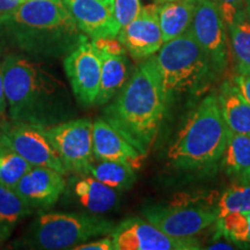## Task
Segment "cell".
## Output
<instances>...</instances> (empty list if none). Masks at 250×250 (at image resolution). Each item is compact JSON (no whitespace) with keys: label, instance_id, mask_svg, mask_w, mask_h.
<instances>
[{"label":"cell","instance_id":"1","mask_svg":"<svg viewBox=\"0 0 250 250\" xmlns=\"http://www.w3.org/2000/svg\"><path fill=\"white\" fill-rule=\"evenodd\" d=\"M1 70L9 120L45 129L74 118L70 90L44 62L8 52L1 58Z\"/></svg>","mask_w":250,"mask_h":250},{"label":"cell","instance_id":"35","mask_svg":"<svg viewBox=\"0 0 250 250\" xmlns=\"http://www.w3.org/2000/svg\"><path fill=\"white\" fill-rule=\"evenodd\" d=\"M206 249H234L232 242H224V241H217L212 243L210 247H208Z\"/></svg>","mask_w":250,"mask_h":250},{"label":"cell","instance_id":"38","mask_svg":"<svg viewBox=\"0 0 250 250\" xmlns=\"http://www.w3.org/2000/svg\"><path fill=\"white\" fill-rule=\"evenodd\" d=\"M247 214V218H248L249 223V237H248V249H250V211H245Z\"/></svg>","mask_w":250,"mask_h":250},{"label":"cell","instance_id":"27","mask_svg":"<svg viewBox=\"0 0 250 250\" xmlns=\"http://www.w3.org/2000/svg\"><path fill=\"white\" fill-rule=\"evenodd\" d=\"M233 211H250V181L233 183L218 202V217Z\"/></svg>","mask_w":250,"mask_h":250},{"label":"cell","instance_id":"41","mask_svg":"<svg viewBox=\"0 0 250 250\" xmlns=\"http://www.w3.org/2000/svg\"><path fill=\"white\" fill-rule=\"evenodd\" d=\"M21 1H22V2H24V1H28V0H21Z\"/></svg>","mask_w":250,"mask_h":250},{"label":"cell","instance_id":"6","mask_svg":"<svg viewBox=\"0 0 250 250\" xmlns=\"http://www.w3.org/2000/svg\"><path fill=\"white\" fill-rule=\"evenodd\" d=\"M165 93H196L215 77L212 64L193 36L191 28L165 42L154 56Z\"/></svg>","mask_w":250,"mask_h":250},{"label":"cell","instance_id":"31","mask_svg":"<svg viewBox=\"0 0 250 250\" xmlns=\"http://www.w3.org/2000/svg\"><path fill=\"white\" fill-rule=\"evenodd\" d=\"M73 250H114V242L110 237H103L92 242L81 243L74 247Z\"/></svg>","mask_w":250,"mask_h":250},{"label":"cell","instance_id":"19","mask_svg":"<svg viewBox=\"0 0 250 250\" xmlns=\"http://www.w3.org/2000/svg\"><path fill=\"white\" fill-rule=\"evenodd\" d=\"M221 167L233 183L250 181V137L228 131Z\"/></svg>","mask_w":250,"mask_h":250},{"label":"cell","instance_id":"25","mask_svg":"<svg viewBox=\"0 0 250 250\" xmlns=\"http://www.w3.org/2000/svg\"><path fill=\"white\" fill-rule=\"evenodd\" d=\"M215 225L218 233L214 240L223 236L239 248L248 249L249 223L245 211H233L223 217H218Z\"/></svg>","mask_w":250,"mask_h":250},{"label":"cell","instance_id":"37","mask_svg":"<svg viewBox=\"0 0 250 250\" xmlns=\"http://www.w3.org/2000/svg\"><path fill=\"white\" fill-rule=\"evenodd\" d=\"M246 13H247V18H248V21L250 23V0H246Z\"/></svg>","mask_w":250,"mask_h":250},{"label":"cell","instance_id":"8","mask_svg":"<svg viewBox=\"0 0 250 250\" xmlns=\"http://www.w3.org/2000/svg\"><path fill=\"white\" fill-rule=\"evenodd\" d=\"M195 39L210 59L215 76L228 66L230 50L227 27L213 0H195L191 22Z\"/></svg>","mask_w":250,"mask_h":250},{"label":"cell","instance_id":"5","mask_svg":"<svg viewBox=\"0 0 250 250\" xmlns=\"http://www.w3.org/2000/svg\"><path fill=\"white\" fill-rule=\"evenodd\" d=\"M114 228L112 221L93 213L41 211L14 245L28 249H73L94 237L111 234Z\"/></svg>","mask_w":250,"mask_h":250},{"label":"cell","instance_id":"26","mask_svg":"<svg viewBox=\"0 0 250 250\" xmlns=\"http://www.w3.org/2000/svg\"><path fill=\"white\" fill-rule=\"evenodd\" d=\"M31 167L33 165L8 145L0 146V183L14 189L21 177L30 170Z\"/></svg>","mask_w":250,"mask_h":250},{"label":"cell","instance_id":"36","mask_svg":"<svg viewBox=\"0 0 250 250\" xmlns=\"http://www.w3.org/2000/svg\"><path fill=\"white\" fill-rule=\"evenodd\" d=\"M2 124H4V121H0V146L7 145V144H6L5 136H4V129H2Z\"/></svg>","mask_w":250,"mask_h":250},{"label":"cell","instance_id":"17","mask_svg":"<svg viewBox=\"0 0 250 250\" xmlns=\"http://www.w3.org/2000/svg\"><path fill=\"white\" fill-rule=\"evenodd\" d=\"M65 191L70 192L74 202L93 214L111 211L121 199L116 189L105 186L92 175L83 173L74 174L66 183Z\"/></svg>","mask_w":250,"mask_h":250},{"label":"cell","instance_id":"24","mask_svg":"<svg viewBox=\"0 0 250 250\" xmlns=\"http://www.w3.org/2000/svg\"><path fill=\"white\" fill-rule=\"evenodd\" d=\"M229 50L237 73L250 76V23L243 11L227 27Z\"/></svg>","mask_w":250,"mask_h":250},{"label":"cell","instance_id":"23","mask_svg":"<svg viewBox=\"0 0 250 250\" xmlns=\"http://www.w3.org/2000/svg\"><path fill=\"white\" fill-rule=\"evenodd\" d=\"M133 167L122 161L95 159L83 174H89L105 186L116 190H127L136 183L137 175Z\"/></svg>","mask_w":250,"mask_h":250},{"label":"cell","instance_id":"14","mask_svg":"<svg viewBox=\"0 0 250 250\" xmlns=\"http://www.w3.org/2000/svg\"><path fill=\"white\" fill-rule=\"evenodd\" d=\"M66 189L64 175L48 167L33 166L21 177L14 190L27 205L37 210L52 208Z\"/></svg>","mask_w":250,"mask_h":250},{"label":"cell","instance_id":"9","mask_svg":"<svg viewBox=\"0 0 250 250\" xmlns=\"http://www.w3.org/2000/svg\"><path fill=\"white\" fill-rule=\"evenodd\" d=\"M217 206L155 205L143 211L146 220L169 236L187 239L196 237L210 227L218 218Z\"/></svg>","mask_w":250,"mask_h":250},{"label":"cell","instance_id":"4","mask_svg":"<svg viewBox=\"0 0 250 250\" xmlns=\"http://www.w3.org/2000/svg\"><path fill=\"white\" fill-rule=\"evenodd\" d=\"M228 131L217 94H208L188 115L168 148V161L180 169H198L215 165L226 147Z\"/></svg>","mask_w":250,"mask_h":250},{"label":"cell","instance_id":"20","mask_svg":"<svg viewBox=\"0 0 250 250\" xmlns=\"http://www.w3.org/2000/svg\"><path fill=\"white\" fill-rule=\"evenodd\" d=\"M195 0H173L159 4V23L165 42L182 35L191 26Z\"/></svg>","mask_w":250,"mask_h":250},{"label":"cell","instance_id":"32","mask_svg":"<svg viewBox=\"0 0 250 250\" xmlns=\"http://www.w3.org/2000/svg\"><path fill=\"white\" fill-rule=\"evenodd\" d=\"M232 81L236 88L240 90L242 94L243 98L250 103V76L249 74H241L236 73L235 76L232 78Z\"/></svg>","mask_w":250,"mask_h":250},{"label":"cell","instance_id":"22","mask_svg":"<svg viewBox=\"0 0 250 250\" xmlns=\"http://www.w3.org/2000/svg\"><path fill=\"white\" fill-rule=\"evenodd\" d=\"M33 214V208L12 188L0 183V242L11 237L19 225Z\"/></svg>","mask_w":250,"mask_h":250},{"label":"cell","instance_id":"13","mask_svg":"<svg viewBox=\"0 0 250 250\" xmlns=\"http://www.w3.org/2000/svg\"><path fill=\"white\" fill-rule=\"evenodd\" d=\"M158 12V2L144 6L137 18L118 33L117 39L133 59L151 57L164 44Z\"/></svg>","mask_w":250,"mask_h":250},{"label":"cell","instance_id":"30","mask_svg":"<svg viewBox=\"0 0 250 250\" xmlns=\"http://www.w3.org/2000/svg\"><path fill=\"white\" fill-rule=\"evenodd\" d=\"M93 43L95 44L96 48L101 51H105L108 54L112 55H125L126 50H125L124 45L120 42L117 37L114 39H99V40H92Z\"/></svg>","mask_w":250,"mask_h":250},{"label":"cell","instance_id":"12","mask_svg":"<svg viewBox=\"0 0 250 250\" xmlns=\"http://www.w3.org/2000/svg\"><path fill=\"white\" fill-rule=\"evenodd\" d=\"M6 144L33 166L48 167L68 174L45 133V129L39 125L6 120L2 124Z\"/></svg>","mask_w":250,"mask_h":250},{"label":"cell","instance_id":"11","mask_svg":"<svg viewBox=\"0 0 250 250\" xmlns=\"http://www.w3.org/2000/svg\"><path fill=\"white\" fill-rule=\"evenodd\" d=\"M64 71L77 101L86 107L95 104L101 85L102 59L89 37L65 56Z\"/></svg>","mask_w":250,"mask_h":250},{"label":"cell","instance_id":"29","mask_svg":"<svg viewBox=\"0 0 250 250\" xmlns=\"http://www.w3.org/2000/svg\"><path fill=\"white\" fill-rule=\"evenodd\" d=\"M220 12L226 27L235 20L241 12L246 11V0H213Z\"/></svg>","mask_w":250,"mask_h":250},{"label":"cell","instance_id":"34","mask_svg":"<svg viewBox=\"0 0 250 250\" xmlns=\"http://www.w3.org/2000/svg\"><path fill=\"white\" fill-rule=\"evenodd\" d=\"M22 4L21 0H0V17L11 14Z\"/></svg>","mask_w":250,"mask_h":250},{"label":"cell","instance_id":"33","mask_svg":"<svg viewBox=\"0 0 250 250\" xmlns=\"http://www.w3.org/2000/svg\"><path fill=\"white\" fill-rule=\"evenodd\" d=\"M0 55H1V52H0ZM6 120H8L7 100H6L4 77H2V70H1V57H0V121H6Z\"/></svg>","mask_w":250,"mask_h":250},{"label":"cell","instance_id":"15","mask_svg":"<svg viewBox=\"0 0 250 250\" xmlns=\"http://www.w3.org/2000/svg\"><path fill=\"white\" fill-rule=\"evenodd\" d=\"M78 28L90 40L114 39L121 28L115 20L112 6L101 0H62Z\"/></svg>","mask_w":250,"mask_h":250},{"label":"cell","instance_id":"16","mask_svg":"<svg viewBox=\"0 0 250 250\" xmlns=\"http://www.w3.org/2000/svg\"><path fill=\"white\" fill-rule=\"evenodd\" d=\"M93 152L95 159L122 161L134 169H139L146 158L103 117L93 123Z\"/></svg>","mask_w":250,"mask_h":250},{"label":"cell","instance_id":"2","mask_svg":"<svg viewBox=\"0 0 250 250\" xmlns=\"http://www.w3.org/2000/svg\"><path fill=\"white\" fill-rule=\"evenodd\" d=\"M85 39L62 0H28L0 17V45L36 61L65 57Z\"/></svg>","mask_w":250,"mask_h":250},{"label":"cell","instance_id":"39","mask_svg":"<svg viewBox=\"0 0 250 250\" xmlns=\"http://www.w3.org/2000/svg\"><path fill=\"white\" fill-rule=\"evenodd\" d=\"M102 2H104L105 5H109V6H112V2H114V0H101Z\"/></svg>","mask_w":250,"mask_h":250},{"label":"cell","instance_id":"3","mask_svg":"<svg viewBox=\"0 0 250 250\" xmlns=\"http://www.w3.org/2000/svg\"><path fill=\"white\" fill-rule=\"evenodd\" d=\"M166 95L154 55L143 59L103 109V118L147 156L164 121Z\"/></svg>","mask_w":250,"mask_h":250},{"label":"cell","instance_id":"10","mask_svg":"<svg viewBox=\"0 0 250 250\" xmlns=\"http://www.w3.org/2000/svg\"><path fill=\"white\" fill-rule=\"evenodd\" d=\"M114 250H198L196 237L169 236L158 227L140 218H129L115 226L111 232Z\"/></svg>","mask_w":250,"mask_h":250},{"label":"cell","instance_id":"40","mask_svg":"<svg viewBox=\"0 0 250 250\" xmlns=\"http://www.w3.org/2000/svg\"><path fill=\"white\" fill-rule=\"evenodd\" d=\"M166 1H173V0H155V2H158V4H161V2H166Z\"/></svg>","mask_w":250,"mask_h":250},{"label":"cell","instance_id":"18","mask_svg":"<svg viewBox=\"0 0 250 250\" xmlns=\"http://www.w3.org/2000/svg\"><path fill=\"white\" fill-rule=\"evenodd\" d=\"M221 114L229 131L250 137V103L233 81H225L217 94Z\"/></svg>","mask_w":250,"mask_h":250},{"label":"cell","instance_id":"21","mask_svg":"<svg viewBox=\"0 0 250 250\" xmlns=\"http://www.w3.org/2000/svg\"><path fill=\"white\" fill-rule=\"evenodd\" d=\"M102 59L101 85L95 104L104 105L116 96L127 78V62L125 55H112L99 50Z\"/></svg>","mask_w":250,"mask_h":250},{"label":"cell","instance_id":"7","mask_svg":"<svg viewBox=\"0 0 250 250\" xmlns=\"http://www.w3.org/2000/svg\"><path fill=\"white\" fill-rule=\"evenodd\" d=\"M45 133L68 173H85L94 160L92 120L72 118L45 127Z\"/></svg>","mask_w":250,"mask_h":250},{"label":"cell","instance_id":"28","mask_svg":"<svg viewBox=\"0 0 250 250\" xmlns=\"http://www.w3.org/2000/svg\"><path fill=\"white\" fill-rule=\"evenodd\" d=\"M140 9L139 0H114L112 2V13L121 29L137 18Z\"/></svg>","mask_w":250,"mask_h":250}]
</instances>
